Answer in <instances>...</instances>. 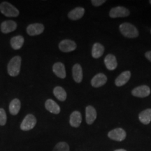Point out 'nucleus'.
Wrapping results in <instances>:
<instances>
[{"label": "nucleus", "mask_w": 151, "mask_h": 151, "mask_svg": "<svg viewBox=\"0 0 151 151\" xmlns=\"http://www.w3.org/2000/svg\"><path fill=\"white\" fill-rule=\"evenodd\" d=\"M24 38L20 35L16 36L11 39L10 43L13 49L14 50H19L23 46L24 44Z\"/></svg>", "instance_id": "4be33fe9"}, {"label": "nucleus", "mask_w": 151, "mask_h": 151, "mask_svg": "<svg viewBox=\"0 0 151 151\" xmlns=\"http://www.w3.org/2000/svg\"><path fill=\"white\" fill-rule=\"evenodd\" d=\"M120 31L124 37L127 38H137L139 36V31L134 25L129 22H124L120 25Z\"/></svg>", "instance_id": "7ed1b4c3"}, {"label": "nucleus", "mask_w": 151, "mask_h": 151, "mask_svg": "<svg viewBox=\"0 0 151 151\" xmlns=\"http://www.w3.org/2000/svg\"><path fill=\"white\" fill-rule=\"evenodd\" d=\"M127 136L126 132L122 128H116L109 132L108 137L109 139L116 141H122L124 140Z\"/></svg>", "instance_id": "39448f33"}, {"label": "nucleus", "mask_w": 151, "mask_h": 151, "mask_svg": "<svg viewBox=\"0 0 151 151\" xmlns=\"http://www.w3.org/2000/svg\"><path fill=\"white\" fill-rule=\"evenodd\" d=\"M52 71L57 76L60 78H65L66 77V69L65 65L62 62H56L52 67Z\"/></svg>", "instance_id": "f3484780"}, {"label": "nucleus", "mask_w": 151, "mask_h": 151, "mask_svg": "<svg viewBox=\"0 0 151 151\" xmlns=\"http://www.w3.org/2000/svg\"><path fill=\"white\" fill-rule=\"evenodd\" d=\"M85 9L83 7H76L68 14V17L72 20H79L84 16Z\"/></svg>", "instance_id": "6ab92c4d"}, {"label": "nucleus", "mask_w": 151, "mask_h": 151, "mask_svg": "<svg viewBox=\"0 0 151 151\" xmlns=\"http://www.w3.org/2000/svg\"><path fill=\"white\" fill-rule=\"evenodd\" d=\"M149 3H150V4H151V0H150V1H149Z\"/></svg>", "instance_id": "c756f323"}, {"label": "nucleus", "mask_w": 151, "mask_h": 151, "mask_svg": "<svg viewBox=\"0 0 151 151\" xmlns=\"http://www.w3.org/2000/svg\"><path fill=\"white\" fill-rule=\"evenodd\" d=\"M53 94L57 99L61 101H64L67 99V94L65 90L60 86H57L54 88Z\"/></svg>", "instance_id": "b1692460"}, {"label": "nucleus", "mask_w": 151, "mask_h": 151, "mask_svg": "<svg viewBox=\"0 0 151 151\" xmlns=\"http://www.w3.org/2000/svg\"><path fill=\"white\" fill-rule=\"evenodd\" d=\"M72 75L73 78L75 82L80 83L83 81V69L81 65L79 64H76L73 65L72 68Z\"/></svg>", "instance_id": "4468645a"}, {"label": "nucleus", "mask_w": 151, "mask_h": 151, "mask_svg": "<svg viewBox=\"0 0 151 151\" xmlns=\"http://www.w3.org/2000/svg\"><path fill=\"white\" fill-rule=\"evenodd\" d=\"M44 25L41 23H33L27 27V33L29 36L34 37L41 35L44 31Z\"/></svg>", "instance_id": "1a4fd4ad"}, {"label": "nucleus", "mask_w": 151, "mask_h": 151, "mask_svg": "<svg viewBox=\"0 0 151 151\" xmlns=\"http://www.w3.org/2000/svg\"><path fill=\"white\" fill-rule=\"evenodd\" d=\"M131 77V72L129 71H125L120 73V75L117 77L115 81L116 86L118 87H121L125 85L129 81Z\"/></svg>", "instance_id": "ddd939ff"}, {"label": "nucleus", "mask_w": 151, "mask_h": 151, "mask_svg": "<svg viewBox=\"0 0 151 151\" xmlns=\"http://www.w3.org/2000/svg\"><path fill=\"white\" fill-rule=\"evenodd\" d=\"M21 57L15 56L9 61L7 66V71L9 76L12 77H16L18 76L21 68Z\"/></svg>", "instance_id": "f257e3e1"}, {"label": "nucleus", "mask_w": 151, "mask_h": 151, "mask_svg": "<svg viewBox=\"0 0 151 151\" xmlns=\"http://www.w3.org/2000/svg\"><path fill=\"white\" fill-rule=\"evenodd\" d=\"M52 151H70V149L67 143L59 142L55 145Z\"/></svg>", "instance_id": "393cba45"}, {"label": "nucleus", "mask_w": 151, "mask_h": 151, "mask_svg": "<svg viewBox=\"0 0 151 151\" xmlns=\"http://www.w3.org/2000/svg\"><path fill=\"white\" fill-rule=\"evenodd\" d=\"M132 95L139 98L148 97L150 94V89L147 86H141L135 88L132 91Z\"/></svg>", "instance_id": "6e6552de"}, {"label": "nucleus", "mask_w": 151, "mask_h": 151, "mask_svg": "<svg viewBox=\"0 0 151 151\" xmlns=\"http://www.w3.org/2000/svg\"><path fill=\"white\" fill-rule=\"evenodd\" d=\"M0 11L5 16L9 18H16L20 14L18 9L8 1H4L0 4Z\"/></svg>", "instance_id": "f03ea898"}, {"label": "nucleus", "mask_w": 151, "mask_h": 151, "mask_svg": "<svg viewBox=\"0 0 151 151\" xmlns=\"http://www.w3.org/2000/svg\"><path fill=\"white\" fill-rule=\"evenodd\" d=\"M106 2L105 0H92V4L94 6H99L104 4Z\"/></svg>", "instance_id": "bb28decb"}, {"label": "nucleus", "mask_w": 151, "mask_h": 151, "mask_svg": "<svg viewBox=\"0 0 151 151\" xmlns=\"http://www.w3.org/2000/svg\"><path fill=\"white\" fill-rule=\"evenodd\" d=\"M114 151H127V150H124V149H117V150H114Z\"/></svg>", "instance_id": "c85d7f7f"}, {"label": "nucleus", "mask_w": 151, "mask_h": 151, "mask_svg": "<svg viewBox=\"0 0 151 151\" xmlns=\"http://www.w3.org/2000/svg\"><path fill=\"white\" fill-rule=\"evenodd\" d=\"M139 118L141 123L148 124L151 122V109L141 111L139 115Z\"/></svg>", "instance_id": "5701e85b"}, {"label": "nucleus", "mask_w": 151, "mask_h": 151, "mask_svg": "<svg viewBox=\"0 0 151 151\" xmlns=\"http://www.w3.org/2000/svg\"><path fill=\"white\" fill-rule=\"evenodd\" d=\"M17 23L14 20H6L1 24V32L4 34H9L15 31L17 28Z\"/></svg>", "instance_id": "9b49d317"}, {"label": "nucleus", "mask_w": 151, "mask_h": 151, "mask_svg": "<svg viewBox=\"0 0 151 151\" xmlns=\"http://www.w3.org/2000/svg\"><path fill=\"white\" fill-rule=\"evenodd\" d=\"M107 81V77L102 73L96 74L91 80V85L94 88H99L106 84Z\"/></svg>", "instance_id": "9d476101"}, {"label": "nucleus", "mask_w": 151, "mask_h": 151, "mask_svg": "<svg viewBox=\"0 0 151 151\" xmlns=\"http://www.w3.org/2000/svg\"><path fill=\"white\" fill-rule=\"evenodd\" d=\"M104 63L107 69L111 71L115 70L116 69L117 66H118V62H117L116 56L112 54H109L106 56Z\"/></svg>", "instance_id": "a211bd4d"}, {"label": "nucleus", "mask_w": 151, "mask_h": 151, "mask_svg": "<svg viewBox=\"0 0 151 151\" xmlns=\"http://www.w3.org/2000/svg\"><path fill=\"white\" fill-rule=\"evenodd\" d=\"M145 56L148 59L149 61L151 62V51H148L145 53Z\"/></svg>", "instance_id": "cd10ccee"}, {"label": "nucleus", "mask_w": 151, "mask_h": 151, "mask_svg": "<svg viewBox=\"0 0 151 151\" xmlns=\"http://www.w3.org/2000/svg\"><path fill=\"white\" fill-rule=\"evenodd\" d=\"M104 52V47L99 43H95L92 46V56L94 59L101 58Z\"/></svg>", "instance_id": "412c9836"}, {"label": "nucleus", "mask_w": 151, "mask_h": 151, "mask_svg": "<svg viewBox=\"0 0 151 151\" xmlns=\"http://www.w3.org/2000/svg\"><path fill=\"white\" fill-rule=\"evenodd\" d=\"M37 122V118L34 115L28 114L24 117L21 124H20V129L24 132L29 131L35 127Z\"/></svg>", "instance_id": "20e7f679"}, {"label": "nucleus", "mask_w": 151, "mask_h": 151, "mask_svg": "<svg viewBox=\"0 0 151 151\" xmlns=\"http://www.w3.org/2000/svg\"><path fill=\"white\" fill-rule=\"evenodd\" d=\"M97 118V111L92 106H88L86 109V120L87 124H92Z\"/></svg>", "instance_id": "f8f14e48"}, {"label": "nucleus", "mask_w": 151, "mask_h": 151, "mask_svg": "<svg viewBox=\"0 0 151 151\" xmlns=\"http://www.w3.org/2000/svg\"><path fill=\"white\" fill-rule=\"evenodd\" d=\"M82 122V116L78 111H75L71 113L69 119V123L73 127H78Z\"/></svg>", "instance_id": "2eb2a0df"}, {"label": "nucleus", "mask_w": 151, "mask_h": 151, "mask_svg": "<svg viewBox=\"0 0 151 151\" xmlns=\"http://www.w3.org/2000/svg\"><path fill=\"white\" fill-rule=\"evenodd\" d=\"M21 108V101L18 98H15L9 104V112L13 116H16Z\"/></svg>", "instance_id": "aec40b11"}, {"label": "nucleus", "mask_w": 151, "mask_h": 151, "mask_svg": "<svg viewBox=\"0 0 151 151\" xmlns=\"http://www.w3.org/2000/svg\"><path fill=\"white\" fill-rule=\"evenodd\" d=\"M76 43L70 39H65L59 43V49L63 52H72L76 50Z\"/></svg>", "instance_id": "0eeeda50"}, {"label": "nucleus", "mask_w": 151, "mask_h": 151, "mask_svg": "<svg viewBox=\"0 0 151 151\" xmlns=\"http://www.w3.org/2000/svg\"><path fill=\"white\" fill-rule=\"evenodd\" d=\"M7 117L6 113L4 109L0 108V125L4 126L6 123Z\"/></svg>", "instance_id": "a878e982"}, {"label": "nucleus", "mask_w": 151, "mask_h": 151, "mask_svg": "<svg viewBox=\"0 0 151 151\" xmlns=\"http://www.w3.org/2000/svg\"><path fill=\"white\" fill-rule=\"evenodd\" d=\"M45 107L47 111L50 113H53V114H59L60 113V106L51 99L46 100V103H45Z\"/></svg>", "instance_id": "dca6fc26"}, {"label": "nucleus", "mask_w": 151, "mask_h": 151, "mask_svg": "<svg viewBox=\"0 0 151 151\" xmlns=\"http://www.w3.org/2000/svg\"><path fill=\"white\" fill-rule=\"evenodd\" d=\"M129 15V11L125 7L123 6H117L111 9L109 12V16L111 18H124Z\"/></svg>", "instance_id": "423d86ee"}]
</instances>
